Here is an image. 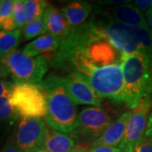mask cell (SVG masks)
I'll list each match as a JSON object with an SVG mask.
<instances>
[{"mask_svg": "<svg viewBox=\"0 0 152 152\" xmlns=\"http://www.w3.org/2000/svg\"><path fill=\"white\" fill-rule=\"evenodd\" d=\"M123 54L105 37L92 17L83 25L71 29L53 55V64L62 71L76 64L106 67L123 63Z\"/></svg>", "mask_w": 152, "mask_h": 152, "instance_id": "1", "label": "cell"}, {"mask_svg": "<svg viewBox=\"0 0 152 152\" xmlns=\"http://www.w3.org/2000/svg\"><path fill=\"white\" fill-rule=\"evenodd\" d=\"M105 37L122 53H139L152 57V31L149 27H135L113 20L107 11L97 9L92 16Z\"/></svg>", "mask_w": 152, "mask_h": 152, "instance_id": "2", "label": "cell"}, {"mask_svg": "<svg viewBox=\"0 0 152 152\" xmlns=\"http://www.w3.org/2000/svg\"><path fill=\"white\" fill-rule=\"evenodd\" d=\"M37 86L47 99L45 121L48 125L53 130L69 134L75 128L78 115L75 104L67 91L62 77L50 75Z\"/></svg>", "mask_w": 152, "mask_h": 152, "instance_id": "3", "label": "cell"}, {"mask_svg": "<svg viewBox=\"0 0 152 152\" xmlns=\"http://www.w3.org/2000/svg\"><path fill=\"white\" fill-rule=\"evenodd\" d=\"M124 105L134 109L142 101L152 102V57L134 53L123 54Z\"/></svg>", "mask_w": 152, "mask_h": 152, "instance_id": "4", "label": "cell"}, {"mask_svg": "<svg viewBox=\"0 0 152 152\" xmlns=\"http://www.w3.org/2000/svg\"><path fill=\"white\" fill-rule=\"evenodd\" d=\"M71 72L84 79L100 98L124 104L123 63L100 68L89 64H76L71 68Z\"/></svg>", "mask_w": 152, "mask_h": 152, "instance_id": "5", "label": "cell"}, {"mask_svg": "<svg viewBox=\"0 0 152 152\" xmlns=\"http://www.w3.org/2000/svg\"><path fill=\"white\" fill-rule=\"evenodd\" d=\"M117 119L115 110L107 105L86 107L78 115L69 136L83 144H91Z\"/></svg>", "mask_w": 152, "mask_h": 152, "instance_id": "6", "label": "cell"}, {"mask_svg": "<svg viewBox=\"0 0 152 152\" xmlns=\"http://www.w3.org/2000/svg\"><path fill=\"white\" fill-rule=\"evenodd\" d=\"M15 84L38 85L48 70V63L43 55L31 57L16 50L1 59Z\"/></svg>", "mask_w": 152, "mask_h": 152, "instance_id": "7", "label": "cell"}, {"mask_svg": "<svg viewBox=\"0 0 152 152\" xmlns=\"http://www.w3.org/2000/svg\"><path fill=\"white\" fill-rule=\"evenodd\" d=\"M10 101L21 118H41L47 114V99L37 85L15 84Z\"/></svg>", "mask_w": 152, "mask_h": 152, "instance_id": "8", "label": "cell"}, {"mask_svg": "<svg viewBox=\"0 0 152 152\" xmlns=\"http://www.w3.org/2000/svg\"><path fill=\"white\" fill-rule=\"evenodd\" d=\"M48 133V125L42 118H22L12 140L22 151L30 152L44 148Z\"/></svg>", "mask_w": 152, "mask_h": 152, "instance_id": "9", "label": "cell"}, {"mask_svg": "<svg viewBox=\"0 0 152 152\" xmlns=\"http://www.w3.org/2000/svg\"><path fill=\"white\" fill-rule=\"evenodd\" d=\"M151 107V102L145 100L133 109L128 122L124 138L118 148L127 146L135 148L145 135Z\"/></svg>", "mask_w": 152, "mask_h": 152, "instance_id": "10", "label": "cell"}, {"mask_svg": "<svg viewBox=\"0 0 152 152\" xmlns=\"http://www.w3.org/2000/svg\"><path fill=\"white\" fill-rule=\"evenodd\" d=\"M66 90L75 105L101 106L102 99L94 91L91 86L84 79L75 72H70L62 77Z\"/></svg>", "mask_w": 152, "mask_h": 152, "instance_id": "11", "label": "cell"}, {"mask_svg": "<svg viewBox=\"0 0 152 152\" xmlns=\"http://www.w3.org/2000/svg\"><path fill=\"white\" fill-rule=\"evenodd\" d=\"M131 112L123 113L98 139L91 144V148L98 146H119L125 136Z\"/></svg>", "mask_w": 152, "mask_h": 152, "instance_id": "12", "label": "cell"}, {"mask_svg": "<svg viewBox=\"0 0 152 152\" xmlns=\"http://www.w3.org/2000/svg\"><path fill=\"white\" fill-rule=\"evenodd\" d=\"M43 21L47 32L57 37L62 41L67 38L71 31V27L63 13L54 5L49 4L43 14Z\"/></svg>", "mask_w": 152, "mask_h": 152, "instance_id": "13", "label": "cell"}, {"mask_svg": "<svg viewBox=\"0 0 152 152\" xmlns=\"http://www.w3.org/2000/svg\"><path fill=\"white\" fill-rule=\"evenodd\" d=\"M107 13L113 20L120 24L135 27H149L145 16L134 4L129 3L118 4Z\"/></svg>", "mask_w": 152, "mask_h": 152, "instance_id": "14", "label": "cell"}, {"mask_svg": "<svg viewBox=\"0 0 152 152\" xmlns=\"http://www.w3.org/2000/svg\"><path fill=\"white\" fill-rule=\"evenodd\" d=\"M92 11V5L86 1H74L68 3L61 9V12L69 26L75 28L86 23Z\"/></svg>", "mask_w": 152, "mask_h": 152, "instance_id": "15", "label": "cell"}, {"mask_svg": "<svg viewBox=\"0 0 152 152\" xmlns=\"http://www.w3.org/2000/svg\"><path fill=\"white\" fill-rule=\"evenodd\" d=\"M62 40L48 33L34 39L26 45L22 52L31 57H37L48 53H56L59 48Z\"/></svg>", "mask_w": 152, "mask_h": 152, "instance_id": "16", "label": "cell"}, {"mask_svg": "<svg viewBox=\"0 0 152 152\" xmlns=\"http://www.w3.org/2000/svg\"><path fill=\"white\" fill-rule=\"evenodd\" d=\"M76 146L75 140L65 134L48 129L44 149L48 152H69Z\"/></svg>", "mask_w": 152, "mask_h": 152, "instance_id": "17", "label": "cell"}, {"mask_svg": "<svg viewBox=\"0 0 152 152\" xmlns=\"http://www.w3.org/2000/svg\"><path fill=\"white\" fill-rule=\"evenodd\" d=\"M21 30L0 31V60L16 51L21 38Z\"/></svg>", "mask_w": 152, "mask_h": 152, "instance_id": "18", "label": "cell"}, {"mask_svg": "<svg viewBox=\"0 0 152 152\" xmlns=\"http://www.w3.org/2000/svg\"><path fill=\"white\" fill-rule=\"evenodd\" d=\"M15 0H2L0 4V31L16 30L14 20Z\"/></svg>", "mask_w": 152, "mask_h": 152, "instance_id": "19", "label": "cell"}, {"mask_svg": "<svg viewBox=\"0 0 152 152\" xmlns=\"http://www.w3.org/2000/svg\"><path fill=\"white\" fill-rule=\"evenodd\" d=\"M18 118V114L12 107L10 98H0V130L6 129H9L15 124Z\"/></svg>", "mask_w": 152, "mask_h": 152, "instance_id": "20", "label": "cell"}, {"mask_svg": "<svg viewBox=\"0 0 152 152\" xmlns=\"http://www.w3.org/2000/svg\"><path fill=\"white\" fill-rule=\"evenodd\" d=\"M48 5V3L43 0H24L26 25L43 16L44 12Z\"/></svg>", "mask_w": 152, "mask_h": 152, "instance_id": "21", "label": "cell"}, {"mask_svg": "<svg viewBox=\"0 0 152 152\" xmlns=\"http://www.w3.org/2000/svg\"><path fill=\"white\" fill-rule=\"evenodd\" d=\"M46 33L47 30L43 21V16L26 25V26L23 28V37L26 41L36 39Z\"/></svg>", "mask_w": 152, "mask_h": 152, "instance_id": "22", "label": "cell"}, {"mask_svg": "<svg viewBox=\"0 0 152 152\" xmlns=\"http://www.w3.org/2000/svg\"><path fill=\"white\" fill-rule=\"evenodd\" d=\"M14 20L16 30H21L26 26L24 0H15L14 4Z\"/></svg>", "mask_w": 152, "mask_h": 152, "instance_id": "23", "label": "cell"}, {"mask_svg": "<svg viewBox=\"0 0 152 152\" xmlns=\"http://www.w3.org/2000/svg\"><path fill=\"white\" fill-rule=\"evenodd\" d=\"M15 83L9 81L6 79H0V98L10 97Z\"/></svg>", "mask_w": 152, "mask_h": 152, "instance_id": "24", "label": "cell"}, {"mask_svg": "<svg viewBox=\"0 0 152 152\" xmlns=\"http://www.w3.org/2000/svg\"><path fill=\"white\" fill-rule=\"evenodd\" d=\"M136 152H152V138L144 135L135 146Z\"/></svg>", "mask_w": 152, "mask_h": 152, "instance_id": "25", "label": "cell"}, {"mask_svg": "<svg viewBox=\"0 0 152 152\" xmlns=\"http://www.w3.org/2000/svg\"><path fill=\"white\" fill-rule=\"evenodd\" d=\"M134 5L140 12H146L152 6V0H136Z\"/></svg>", "mask_w": 152, "mask_h": 152, "instance_id": "26", "label": "cell"}, {"mask_svg": "<svg viewBox=\"0 0 152 152\" xmlns=\"http://www.w3.org/2000/svg\"><path fill=\"white\" fill-rule=\"evenodd\" d=\"M0 152H24L17 146L13 140H10L5 144V145L0 150Z\"/></svg>", "mask_w": 152, "mask_h": 152, "instance_id": "27", "label": "cell"}, {"mask_svg": "<svg viewBox=\"0 0 152 152\" xmlns=\"http://www.w3.org/2000/svg\"><path fill=\"white\" fill-rule=\"evenodd\" d=\"M88 152H122L118 147L98 146L90 148Z\"/></svg>", "mask_w": 152, "mask_h": 152, "instance_id": "28", "label": "cell"}, {"mask_svg": "<svg viewBox=\"0 0 152 152\" xmlns=\"http://www.w3.org/2000/svg\"><path fill=\"white\" fill-rule=\"evenodd\" d=\"M145 18L146 20L148 26H149V28L151 29V31H152V6L145 12Z\"/></svg>", "mask_w": 152, "mask_h": 152, "instance_id": "29", "label": "cell"}, {"mask_svg": "<svg viewBox=\"0 0 152 152\" xmlns=\"http://www.w3.org/2000/svg\"><path fill=\"white\" fill-rule=\"evenodd\" d=\"M145 135L149 136L152 138V111L149 116V120H148V124H147L146 130L145 133Z\"/></svg>", "mask_w": 152, "mask_h": 152, "instance_id": "30", "label": "cell"}, {"mask_svg": "<svg viewBox=\"0 0 152 152\" xmlns=\"http://www.w3.org/2000/svg\"><path fill=\"white\" fill-rule=\"evenodd\" d=\"M102 4H116V5H118V4H127L129 3V1H124V0H113V1H102L100 2Z\"/></svg>", "mask_w": 152, "mask_h": 152, "instance_id": "31", "label": "cell"}, {"mask_svg": "<svg viewBox=\"0 0 152 152\" xmlns=\"http://www.w3.org/2000/svg\"><path fill=\"white\" fill-rule=\"evenodd\" d=\"M8 76H9V73L0 60V79H6Z\"/></svg>", "mask_w": 152, "mask_h": 152, "instance_id": "32", "label": "cell"}, {"mask_svg": "<svg viewBox=\"0 0 152 152\" xmlns=\"http://www.w3.org/2000/svg\"><path fill=\"white\" fill-rule=\"evenodd\" d=\"M122 152H136L135 148L132 146H127V147H123V148H119Z\"/></svg>", "mask_w": 152, "mask_h": 152, "instance_id": "33", "label": "cell"}, {"mask_svg": "<svg viewBox=\"0 0 152 152\" xmlns=\"http://www.w3.org/2000/svg\"><path fill=\"white\" fill-rule=\"evenodd\" d=\"M69 152H88V150H86L82 146H75Z\"/></svg>", "mask_w": 152, "mask_h": 152, "instance_id": "34", "label": "cell"}, {"mask_svg": "<svg viewBox=\"0 0 152 152\" xmlns=\"http://www.w3.org/2000/svg\"><path fill=\"white\" fill-rule=\"evenodd\" d=\"M30 152H48L47 150H45L44 148H40V149H36V150H33L31 151Z\"/></svg>", "mask_w": 152, "mask_h": 152, "instance_id": "35", "label": "cell"}, {"mask_svg": "<svg viewBox=\"0 0 152 152\" xmlns=\"http://www.w3.org/2000/svg\"><path fill=\"white\" fill-rule=\"evenodd\" d=\"M1 1H2V0H1ZM1 1H0V4H1Z\"/></svg>", "mask_w": 152, "mask_h": 152, "instance_id": "36", "label": "cell"}]
</instances>
